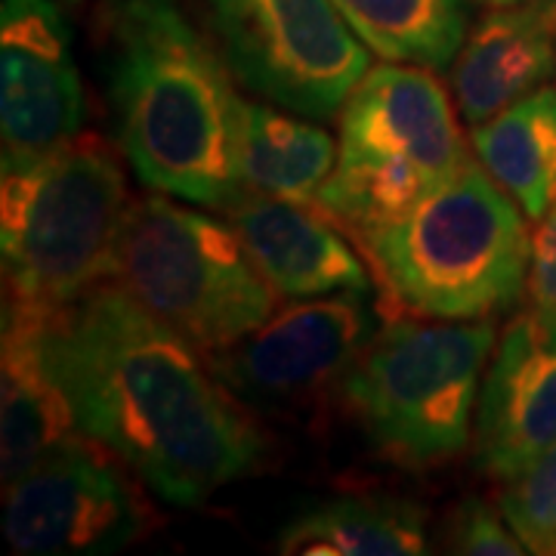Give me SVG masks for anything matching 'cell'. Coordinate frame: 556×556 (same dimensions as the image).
Instances as JSON below:
<instances>
[{
    "mask_svg": "<svg viewBox=\"0 0 556 556\" xmlns=\"http://www.w3.org/2000/svg\"><path fill=\"white\" fill-rule=\"evenodd\" d=\"M130 201L118 152L100 134L40 155H3V294L62 309L112 281Z\"/></svg>",
    "mask_w": 556,
    "mask_h": 556,
    "instance_id": "4",
    "label": "cell"
},
{
    "mask_svg": "<svg viewBox=\"0 0 556 556\" xmlns=\"http://www.w3.org/2000/svg\"><path fill=\"white\" fill-rule=\"evenodd\" d=\"M179 201L164 192L130 201L112 281L214 356L257 331L278 294L229 219Z\"/></svg>",
    "mask_w": 556,
    "mask_h": 556,
    "instance_id": "7",
    "label": "cell"
},
{
    "mask_svg": "<svg viewBox=\"0 0 556 556\" xmlns=\"http://www.w3.org/2000/svg\"><path fill=\"white\" fill-rule=\"evenodd\" d=\"M72 28L53 0H0L3 155H40L84 134Z\"/></svg>",
    "mask_w": 556,
    "mask_h": 556,
    "instance_id": "11",
    "label": "cell"
},
{
    "mask_svg": "<svg viewBox=\"0 0 556 556\" xmlns=\"http://www.w3.org/2000/svg\"><path fill=\"white\" fill-rule=\"evenodd\" d=\"M219 53L244 90L331 121L371 68L368 43L334 0H201Z\"/></svg>",
    "mask_w": 556,
    "mask_h": 556,
    "instance_id": "8",
    "label": "cell"
},
{
    "mask_svg": "<svg viewBox=\"0 0 556 556\" xmlns=\"http://www.w3.org/2000/svg\"><path fill=\"white\" fill-rule=\"evenodd\" d=\"M43 353L84 437L97 439L161 501L199 507L254 477L266 439L204 353L118 281L47 313Z\"/></svg>",
    "mask_w": 556,
    "mask_h": 556,
    "instance_id": "1",
    "label": "cell"
},
{
    "mask_svg": "<svg viewBox=\"0 0 556 556\" xmlns=\"http://www.w3.org/2000/svg\"><path fill=\"white\" fill-rule=\"evenodd\" d=\"M477 161L514 195L529 223L556 207V87L544 84L529 97L470 127Z\"/></svg>",
    "mask_w": 556,
    "mask_h": 556,
    "instance_id": "18",
    "label": "cell"
},
{
    "mask_svg": "<svg viewBox=\"0 0 556 556\" xmlns=\"http://www.w3.org/2000/svg\"><path fill=\"white\" fill-rule=\"evenodd\" d=\"M223 214L278 298L309 300L371 288V269L318 207L244 189Z\"/></svg>",
    "mask_w": 556,
    "mask_h": 556,
    "instance_id": "13",
    "label": "cell"
},
{
    "mask_svg": "<svg viewBox=\"0 0 556 556\" xmlns=\"http://www.w3.org/2000/svg\"><path fill=\"white\" fill-rule=\"evenodd\" d=\"M556 75V0H522L489 7L467 31L448 68L452 97L467 127L551 84Z\"/></svg>",
    "mask_w": 556,
    "mask_h": 556,
    "instance_id": "14",
    "label": "cell"
},
{
    "mask_svg": "<svg viewBox=\"0 0 556 556\" xmlns=\"http://www.w3.org/2000/svg\"><path fill=\"white\" fill-rule=\"evenodd\" d=\"M492 318H393L340 378V399L375 452L430 470L470 448Z\"/></svg>",
    "mask_w": 556,
    "mask_h": 556,
    "instance_id": "5",
    "label": "cell"
},
{
    "mask_svg": "<svg viewBox=\"0 0 556 556\" xmlns=\"http://www.w3.org/2000/svg\"><path fill=\"white\" fill-rule=\"evenodd\" d=\"M477 3H485V7H510V3H522V0H477Z\"/></svg>",
    "mask_w": 556,
    "mask_h": 556,
    "instance_id": "23",
    "label": "cell"
},
{
    "mask_svg": "<svg viewBox=\"0 0 556 556\" xmlns=\"http://www.w3.org/2000/svg\"><path fill=\"white\" fill-rule=\"evenodd\" d=\"M338 164V139L313 118L273 102H244L241 182L244 189L316 207L318 189Z\"/></svg>",
    "mask_w": 556,
    "mask_h": 556,
    "instance_id": "17",
    "label": "cell"
},
{
    "mask_svg": "<svg viewBox=\"0 0 556 556\" xmlns=\"http://www.w3.org/2000/svg\"><path fill=\"white\" fill-rule=\"evenodd\" d=\"M93 43L121 155L174 199L226 211L244 192V100L186 0H100Z\"/></svg>",
    "mask_w": 556,
    "mask_h": 556,
    "instance_id": "2",
    "label": "cell"
},
{
    "mask_svg": "<svg viewBox=\"0 0 556 556\" xmlns=\"http://www.w3.org/2000/svg\"><path fill=\"white\" fill-rule=\"evenodd\" d=\"M445 551L464 556H522L526 544L510 529L501 507L482 497H464L445 519Z\"/></svg>",
    "mask_w": 556,
    "mask_h": 556,
    "instance_id": "21",
    "label": "cell"
},
{
    "mask_svg": "<svg viewBox=\"0 0 556 556\" xmlns=\"http://www.w3.org/2000/svg\"><path fill=\"white\" fill-rule=\"evenodd\" d=\"M47 313L53 309H40L35 303L3 294V482L25 473L40 457H47L53 448L80 433L72 405L53 378L43 353Z\"/></svg>",
    "mask_w": 556,
    "mask_h": 556,
    "instance_id": "15",
    "label": "cell"
},
{
    "mask_svg": "<svg viewBox=\"0 0 556 556\" xmlns=\"http://www.w3.org/2000/svg\"><path fill=\"white\" fill-rule=\"evenodd\" d=\"M137 473L78 433L7 482L3 532L22 556H105L155 529Z\"/></svg>",
    "mask_w": 556,
    "mask_h": 556,
    "instance_id": "9",
    "label": "cell"
},
{
    "mask_svg": "<svg viewBox=\"0 0 556 556\" xmlns=\"http://www.w3.org/2000/svg\"><path fill=\"white\" fill-rule=\"evenodd\" d=\"M556 445V316L526 309L489 358L473 420V467L507 479Z\"/></svg>",
    "mask_w": 556,
    "mask_h": 556,
    "instance_id": "12",
    "label": "cell"
},
{
    "mask_svg": "<svg viewBox=\"0 0 556 556\" xmlns=\"http://www.w3.org/2000/svg\"><path fill=\"white\" fill-rule=\"evenodd\" d=\"M371 53L448 72L470 31L467 0H334Z\"/></svg>",
    "mask_w": 556,
    "mask_h": 556,
    "instance_id": "19",
    "label": "cell"
},
{
    "mask_svg": "<svg viewBox=\"0 0 556 556\" xmlns=\"http://www.w3.org/2000/svg\"><path fill=\"white\" fill-rule=\"evenodd\" d=\"M338 118V164L316 207L353 236L402 217L473 159L445 87L424 65H371Z\"/></svg>",
    "mask_w": 556,
    "mask_h": 556,
    "instance_id": "6",
    "label": "cell"
},
{
    "mask_svg": "<svg viewBox=\"0 0 556 556\" xmlns=\"http://www.w3.org/2000/svg\"><path fill=\"white\" fill-rule=\"evenodd\" d=\"M497 507L529 554H556V445L501 479Z\"/></svg>",
    "mask_w": 556,
    "mask_h": 556,
    "instance_id": "20",
    "label": "cell"
},
{
    "mask_svg": "<svg viewBox=\"0 0 556 556\" xmlns=\"http://www.w3.org/2000/svg\"><path fill=\"white\" fill-rule=\"evenodd\" d=\"M356 241L387 294L415 316L495 318L529 294V217L477 155L412 211Z\"/></svg>",
    "mask_w": 556,
    "mask_h": 556,
    "instance_id": "3",
    "label": "cell"
},
{
    "mask_svg": "<svg viewBox=\"0 0 556 556\" xmlns=\"http://www.w3.org/2000/svg\"><path fill=\"white\" fill-rule=\"evenodd\" d=\"M68 3H80V0H68Z\"/></svg>",
    "mask_w": 556,
    "mask_h": 556,
    "instance_id": "24",
    "label": "cell"
},
{
    "mask_svg": "<svg viewBox=\"0 0 556 556\" xmlns=\"http://www.w3.org/2000/svg\"><path fill=\"white\" fill-rule=\"evenodd\" d=\"M378 328L368 291L291 300L288 309L207 362L239 402L285 408L343 378Z\"/></svg>",
    "mask_w": 556,
    "mask_h": 556,
    "instance_id": "10",
    "label": "cell"
},
{
    "mask_svg": "<svg viewBox=\"0 0 556 556\" xmlns=\"http://www.w3.org/2000/svg\"><path fill=\"white\" fill-rule=\"evenodd\" d=\"M427 510L399 495H340L291 519L278 551L288 556H415L427 551Z\"/></svg>",
    "mask_w": 556,
    "mask_h": 556,
    "instance_id": "16",
    "label": "cell"
},
{
    "mask_svg": "<svg viewBox=\"0 0 556 556\" xmlns=\"http://www.w3.org/2000/svg\"><path fill=\"white\" fill-rule=\"evenodd\" d=\"M529 298L532 306L556 316V207L532 229Z\"/></svg>",
    "mask_w": 556,
    "mask_h": 556,
    "instance_id": "22",
    "label": "cell"
}]
</instances>
